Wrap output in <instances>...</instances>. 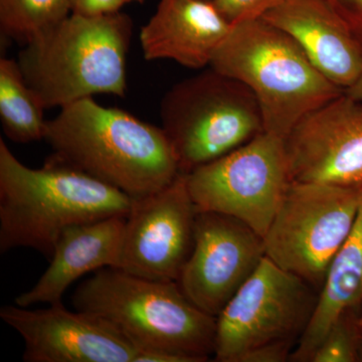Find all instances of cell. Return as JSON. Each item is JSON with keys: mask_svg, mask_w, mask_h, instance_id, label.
<instances>
[{"mask_svg": "<svg viewBox=\"0 0 362 362\" xmlns=\"http://www.w3.org/2000/svg\"><path fill=\"white\" fill-rule=\"evenodd\" d=\"M52 156L139 199L168 187L181 173L162 127L85 98L63 107L45 123Z\"/></svg>", "mask_w": 362, "mask_h": 362, "instance_id": "cell-1", "label": "cell"}, {"mask_svg": "<svg viewBox=\"0 0 362 362\" xmlns=\"http://www.w3.org/2000/svg\"><path fill=\"white\" fill-rule=\"evenodd\" d=\"M133 199L56 156L42 168L21 163L0 138V252L30 247L51 259L65 228L127 216Z\"/></svg>", "mask_w": 362, "mask_h": 362, "instance_id": "cell-2", "label": "cell"}, {"mask_svg": "<svg viewBox=\"0 0 362 362\" xmlns=\"http://www.w3.org/2000/svg\"><path fill=\"white\" fill-rule=\"evenodd\" d=\"M132 35V18L121 11L71 13L23 45L16 59L45 109L95 95L125 97Z\"/></svg>", "mask_w": 362, "mask_h": 362, "instance_id": "cell-3", "label": "cell"}, {"mask_svg": "<svg viewBox=\"0 0 362 362\" xmlns=\"http://www.w3.org/2000/svg\"><path fill=\"white\" fill-rule=\"evenodd\" d=\"M73 305L110 323L137 351L164 350L194 362L214 356L216 317L197 308L175 281L149 280L106 267L81 283Z\"/></svg>", "mask_w": 362, "mask_h": 362, "instance_id": "cell-4", "label": "cell"}, {"mask_svg": "<svg viewBox=\"0 0 362 362\" xmlns=\"http://www.w3.org/2000/svg\"><path fill=\"white\" fill-rule=\"evenodd\" d=\"M209 66L246 85L258 101L265 132L283 139L304 116L344 93L263 18L233 23Z\"/></svg>", "mask_w": 362, "mask_h": 362, "instance_id": "cell-5", "label": "cell"}, {"mask_svg": "<svg viewBox=\"0 0 362 362\" xmlns=\"http://www.w3.org/2000/svg\"><path fill=\"white\" fill-rule=\"evenodd\" d=\"M160 117L187 175L265 132L252 90L211 68L173 86L162 99Z\"/></svg>", "mask_w": 362, "mask_h": 362, "instance_id": "cell-6", "label": "cell"}, {"mask_svg": "<svg viewBox=\"0 0 362 362\" xmlns=\"http://www.w3.org/2000/svg\"><path fill=\"white\" fill-rule=\"evenodd\" d=\"M361 201L362 187L291 181L264 235L265 256L320 291Z\"/></svg>", "mask_w": 362, "mask_h": 362, "instance_id": "cell-7", "label": "cell"}, {"mask_svg": "<svg viewBox=\"0 0 362 362\" xmlns=\"http://www.w3.org/2000/svg\"><path fill=\"white\" fill-rule=\"evenodd\" d=\"M318 295L303 279L264 257L216 317L214 361L242 362L252 350L271 343L297 345Z\"/></svg>", "mask_w": 362, "mask_h": 362, "instance_id": "cell-8", "label": "cell"}, {"mask_svg": "<svg viewBox=\"0 0 362 362\" xmlns=\"http://www.w3.org/2000/svg\"><path fill=\"white\" fill-rule=\"evenodd\" d=\"M187 180L197 213L233 216L264 238L291 182L284 139L261 133L190 171Z\"/></svg>", "mask_w": 362, "mask_h": 362, "instance_id": "cell-9", "label": "cell"}, {"mask_svg": "<svg viewBox=\"0 0 362 362\" xmlns=\"http://www.w3.org/2000/svg\"><path fill=\"white\" fill-rule=\"evenodd\" d=\"M132 199L114 268L149 280L177 282L194 247L197 214L187 173L153 194Z\"/></svg>", "mask_w": 362, "mask_h": 362, "instance_id": "cell-10", "label": "cell"}, {"mask_svg": "<svg viewBox=\"0 0 362 362\" xmlns=\"http://www.w3.org/2000/svg\"><path fill=\"white\" fill-rule=\"evenodd\" d=\"M265 257L264 240L226 214L199 211L194 244L177 283L202 311L218 317Z\"/></svg>", "mask_w": 362, "mask_h": 362, "instance_id": "cell-11", "label": "cell"}, {"mask_svg": "<svg viewBox=\"0 0 362 362\" xmlns=\"http://www.w3.org/2000/svg\"><path fill=\"white\" fill-rule=\"evenodd\" d=\"M284 145L290 180L362 187V102L342 93L304 116Z\"/></svg>", "mask_w": 362, "mask_h": 362, "instance_id": "cell-12", "label": "cell"}, {"mask_svg": "<svg viewBox=\"0 0 362 362\" xmlns=\"http://www.w3.org/2000/svg\"><path fill=\"white\" fill-rule=\"evenodd\" d=\"M0 318L25 341V362H134L137 349L101 317L62 303L30 310L7 305Z\"/></svg>", "mask_w": 362, "mask_h": 362, "instance_id": "cell-13", "label": "cell"}, {"mask_svg": "<svg viewBox=\"0 0 362 362\" xmlns=\"http://www.w3.org/2000/svg\"><path fill=\"white\" fill-rule=\"evenodd\" d=\"M262 18L287 33L317 70L346 90L362 74V52L327 0H284Z\"/></svg>", "mask_w": 362, "mask_h": 362, "instance_id": "cell-14", "label": "cell"}, {"mask_svg": "<svg viewBox=\"0 0 362 362\" xmlns=\"http://www.w3.org/2000/svg\"><path fill=\"white\" fill-rule=\"evenodd\" d=\"M233 23L213 0H160L139 40L147 61L171 59L188 69L211 66Z\"/></svg>", "mask_w": 362, "mask_h": 362, "instance_id": "cell-15", "label": "cell"}, {"mask_svg": "<svg viewBox=\"0 0 362 362\" xmlns=\"http://www.w3.org/2000/svg\"><path fill=\"white\" fill-rule=\"evenodd\" d=\"M125 220L116 216L65 228L54 245L49 268L32 289L16 298V304L62 303L66 289L78 278L115 266Z\"/></svg>", "mask_w": 362, "mask_h": 362, "instance_id": "cell-16", "label": "cell"}, {"mask_svg": "<svg viewBox=\"0 0 362 362\" xmlns=\"http://www.w3.org/2000/svg\"><path fill=\"white\" fill-rule=\"evenodd\" d=\"M362 301V201L356 223L343 243L319 291L315 310L290 361L310 362L312 354L333 323Z\"/></svg>", "mask_w": 362, "mask_h": 362, "instance_id": "cell-17", "label": "cell"}, {"mask_svg": "<svg viewBox=\"0 0 362 362\" xmlns=\"http://www.w3.org/2000/svg\"><path fill=\"white\" fill-rule=\"evenodd\" d=\"M45 110L26 83L18 59H0V120L6 137L16 143L44 140Z\"/></svg>", "mask_w": 362, "mask_h": 362, "instance_id": "cell-18", "label": "cell"}, {"mask_svg": "<svg viewBox=\"0 0 362 362\" xmlns=\"http://www.w3.org/2000/svg\"><path fill=\"white\" fill-rule=\"evenodd\" d=\"M71 13V0H0V30L23 45Z\"/></svg>", "mask_w": 362, "mask_h": 362, "instance_id": "cell-19", "label": "cell"}, {"mask_svg": "<svg viewBox=\"0 0 362 362\" xmlns=\"http://www.w3.org/2000/svg\"><path fill=\"white\" fill-rule=\"evenodd\" d=\"M359 309H349L331 325L310 362H359L362 327Z\"/></svg>", "mask_w": 362, "mask_h": 362, "instance_id": "cell-20", "label": "cell"}, {"mask_svg": "<svg viewBox=\"0 0 362 362\" xmlns=\"http://www.w3.org/2000/svg\"><path fill=\"white\" fill-rule=\"evenodd\" d=\"M284 0H213L214 6L230 23L262 18Z\"/></svg>", "mask_w": 362, "mask_h": 362, "instance_id": "cell-21", "label": "cell"}, {"mask_svg": "<svg viewBox=\"0 0 362 362\" xmlns=\"http://www.w3.org/2000/svg\"><path fill=\"white\" fill-rule=\"evenodd\" d=\"M349 26L362 52V0H327Z\"/></svg>", "mask_w": 362, "mask_h": 362, "instance_id": "cell-22", "label": "cell"}, {"mask_svg": "<svg viewBox=\"0 0 362 362\" xmlns=\"http://www.w3.org/2000/svg\"><path fill=\"white\" fill-rule=\"evenodd\" d=\"M293 342H277L264 345L252 350L243 358L242 362H285L291 359Z\"/></svg>", "mask_w": 362, "mask_h": 362, "instance_id": "cell-23", "label": "cell"}, {"mask_svg": "<svg viewBox=\"0 0 362 362\" xmlns=\"http://www.w3.org/2000/svg\"><path fill=\"white\" fill-rule=\"evenodd\" d=\"M71 13L100 16L119 13L127 0H71Z\"/></svg>", "mask_w": 362, "mask_h": 362, "instance_id": "cell-24", "label": "cell"}, {"mask_svg": "<svg viewBox=\"0 0 362 362\" xmlns=\"http://www.w3.org/2000/svg\"><path fill=\"white\" fill-rule=\"evenodd\" d=\"M134 362H194L192 357L164 350H139Z\"/></svg>", "mask_w": 362, "mask_h": 362, "instance_id": "cell-25", "label": "cell"}, {"mask_svg": "<svg viewBox=\"0 0 362 362\" xmlns=\"http://www.w3.org/2000/svg\"><path fill=\"white\" fill-rule=\"evenodd\" d=\"M344 92L346 93L347 95H349L350 97L362 102V74L361 77L358 78V80H357L349 89L344 90Z\"/></svg>", "mask_w": 362, "mask_h": 362, "instance_id": "cell-26", "label": "cell"}, {"mask_svg": "<svg viewBox=\"0 0 362 362\" xmlns=\"http://www.w3.org/2000/svg\"><path fill=\"white\" fill-rule=\"evenodd\" d=\"M358 321H359V324H361V326L362 327V301H361V306H359Z\"/></svg>", "mask_w": 362, "mask_h": 362, "instance_id": "cell-27", "label": "cell"}, {"mask_svg": "<svg viewBox=\"0 0 362 362\" xmlns=\"http://www.w3.org/2000/svg\"><path fill=\"white\" fill-rule=\"evenodd\" d=\"M359 362H362V341L361 345V350H359Z\"/></svg>", "mask_w": 362, "mask_h": 362, "instance_id": "cell-28", "label": "cell"}, {"mask_svg": "<svg viewBox=\"0 0 362 362\" xmlns=\"http://www.w3.org/2000/svg\"><path fill=\"white\" fill-rule=\"evenodd\" d=\"M144 1V0H127L128 2H138V4H142V2Z\"/></svg>", "mask_w": 362, "mask_h": 362, "instance_id": "cell-29", "label": "cell"}]
</instances>
